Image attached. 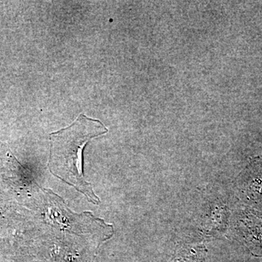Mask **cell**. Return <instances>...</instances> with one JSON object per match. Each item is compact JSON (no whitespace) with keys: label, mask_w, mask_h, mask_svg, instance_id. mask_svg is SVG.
Here are the masks:
<instances>
[{"label":"cell","mask_w":262,"mask_h":262,"mask_svg":"<svg viewBox=\"0 0 262 262\" xmlns=\"http://www.w3.org/2000/svg\"><path fill=\"white\" fill-rule=\"evenodd\" d=\"M239 186L247 199L262 206V155L251 160L241 175Z\"/></svg>","instance_id":"3957f363"},{"label":"cell","mask_w":262,"mask_h":262,"mask_svg":"<svg viewBox=\"0 0 262 262\" xmlns=\"http://www.w3.org/2000/svg\"><path fill=\"white\" fill-rule=\"evenodd\" d=\"M237 233L253 256L262 257V219L253 211H246L237 221Z\"/></svg>","instance_id":"7a4b0ae2"},{"label":"cell","mask_w":262,"mask_h":262,"mask_svg":"<svg viewBox=\"0 0 262 262\" xmlns=\"http://www.w3.org/2000/svg\"><path fill=\"white\" fill-rule=\"evenodd\" d=\"M107 132L102 122L80 114L70 126L51 134L48 165L51 173L75 187L94 204H98L100 200L84 179V148L91 139Z\"/></svg>","instance_id":"6da1fadb"},{"label":"cell","mask_w":262,"mask_h":262,"mask_svg":"<svg viewBox=\"0 0 262 262\" xmlns=\"http://www.w3.org/2000/svg\"><path fill=\"white\" fill-rule=\"evenodd\" d=\"M206 253L204 245L187 246L179 250L170 262H203Z\"/></svg>","instance_id":"277c9868"}]
</instances>
